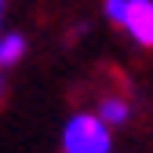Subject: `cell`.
Instances as JSON below:
<instances>
[{
	"instance_id": "6da1fadb",
	"label": "cell",
	"mask_w": 153,
	"mask_h": 153,
	"mask_svg": "<svg viewBox=\"0 0 153 153\" xmlns=\"http://www.w3.org/2000/svg\"><path fill=\"white\" fill-rule=\"evenodd\" d=\"M113 128L99 113H73L62 124V153H109Z\"/></svg>"
},
{
	"instance_id": "7a4b0ae2",
	"label": "cell",
	"mask_w": 153,
	"mask_h": 153,
	"mask_svg": "<svg viewBox=\"0 0 153 153\" xmlns=\"http://www.w3.org/2000/svg\"><path fill=\"white\" fill-rule=\"evenodd\" d=\"M102 15L139 48H153V0H102Z\"/></svg>"
},
{
	"instance_id": "3957f363",
	"label": "cell",
	"mask_w": 153,
	"mask_h": 153,
	"mask_svg": "<svg viewBox=\"0 0 153 153\" xmlns=\"http://www.w3.org/2000/svg\"><path fill=\"white\" fill-rule=\"evenodd\" d=\"M95 113H99L109 128H120V124H128V117H131V106H128L124 95H106V99H99Z\"/></svg>"
},
{
	"instance_id": "277c9868",
	"label": "cell",
	"mask_w": 153,
	"mask_h": 153,
	"mask_svg": "<svg viewBox=\"0 0 153 153\" xmlns=\"http://www.w3.org/2000/svg\"><path fill=\"white\" fill-rule=\"evenodd\" d=\"M22 55H26V36L15 33V29H7L4 36H0V69H4V66H15Z\"/></svg>"
},
{
	"instance_id": "5b68a950",
	"label": "cell",
	"mask_w": 153,
	"mask_h": 153,
	"mask_svg": "<svg viewBox=\"0 0 153 153\" xmlns=\"http://www.w3.org/2000/svg\"><path fill=\"white\" fill-rule=\"evenodd\" d=\"M4 7H7V0H0V36L7 33V29H4Z\"/></svg>"
},
{
	"instance_id": "8992f818",
	"label": "cell",
	"mask_w": 153,
	"mask_h": 153,
	"mask_svg": "<svg viewBox=\"0 0 153 153\" xmlns=\"http://www.w3.org/2000/svg\"><path fill=\"white\" fill-rule=\"evenodd\" d=\"M0 95H4V80H0Z\"/></svg>"
}]
</instances>
